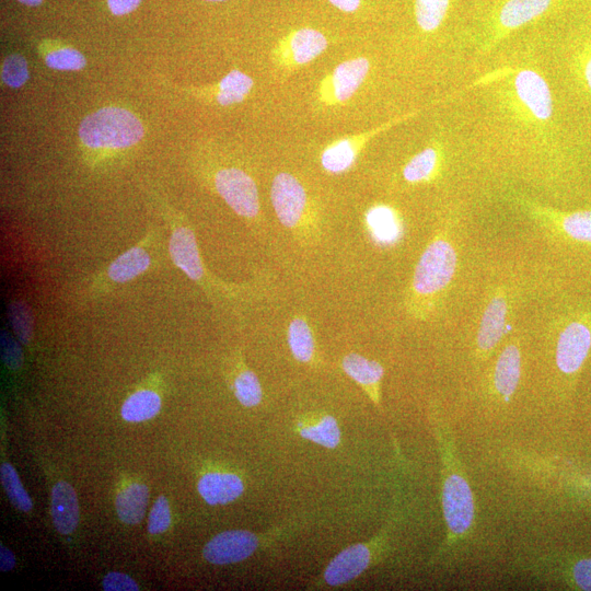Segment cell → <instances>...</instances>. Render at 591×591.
<instances>
[{"label": "cell", "mask_w": 591, "mask_h": 591, "mask_svg": "<svg viewBox=\"0 0 591 591\" xmlns=\"http://www.w3.org/2000/svg\"><path fill=\"white\" fill-rule=\"evenodd\" d=\"M417 114L418 112L407 113L366 131L334 140L322 150L320 158L322 167L331 174L347 172L354 166L358 157L371 139L393 126L415 117Z\"/></svg>", "instance_id": "13"}, {"label": "cell", "mask_w": 591, "mask_h": 591, "mask_svg": "<svg viewBox=\"0 0 591 591\" xmlns=\"http://www.w3.org/2000/svg\"><path fill=\"white\" fill-rule=\"evenodd\" d=\"M0 338L3 363L11 370L20 369L23 364V352L19 343L4 329Z\"/></svg>", "instance_id": "36"}, {"label": "cell", "mask_w": 591, "mask_h": 591, "mask_svg": "<svg viewBox=\"0 0 591 591\" xmlns=\"http://www.w3.org/2000/svg\"><path fill=\"white\" fill-rule=\"evenodd\" d=\"M142 0H107V5L114 15H125L138 8Z\"/></svg>", "instance_id": "39"}, {"label": "cell", "mask_w": 591, "mask_h": 591, "mask_svg": "<svg viewBox=\"0 0 591 591\" xmlns=\"http://www.w3.org/2000/svg\"><path fill=\"white\" fill-rule=\"evenodd\" d=\"M171 523V513L167 499L161 495L154 502L148 521V531L151 534H160L167 530Z\"/></svg>", "instance_id": "35"}, {"label": "cell", "mask_w": 591, "mask_h": 591, "mask_svg": "<svg viewBox=\"0 0 591 591\" xmlns=\"http://www.w3.org/2000/svg\"><path fill=\"white\" fill-rule=\"evenodd\" d=\"M244 489L243 479L231 472L205 473L197 484L199 495L211 506L232 502L244 493Z\"/></svg>", "instance_id": "19"}, {"label": "cell", "mask_w": 591, "mask_h": 591, "mask_svg": "<svg viewBox=\"0 0 591 591\" xmlns=\"http://www.w3.org/2000/svg\"><path fill=\"white\" fill-rule=\"evenodd\" d=\"M160 232L151 228L131 247L115 257L102 271L97 273L86 286L85 296L90 299L109 292L147 273L153 264L154 252L160 242Z\"/></svg>", "instance_id": "6"}, {"label": "cell", "mask_w": 591, "mask_h": 591, "mask_svg": "<svg viewBox=\"0 0 591 591\" xmlns=\"http://www.w3.org/2000/svg\"><path fill=\"white\" fill-rule=\"evenodd\" d=\"M253 86L254 80L248 74L233 69L215 86L209 88L208 92L217 104L230 106L243 102L251 93Z\"/></svg>", "instance_id": "24"}, {"label": "cell", "mask_w": 591, "mask_h": 591, "mask_svg": "<svg viewBox=\"0 0 591 591\" xmlns=\"http://www.w3.org/2000/svg\"><path fill=\"white\" fill-rule=\"evenodd\" d=\"M287 343L292 357L301 363H311L316 356L313 331L303 316H294L287 329Z\"/></svg>", "instance_id": "26"}, {"label": "cell", "mask_w": 591, "mask_h": 591, "mask_svg": "<svg viewBox=\"0 0 591 591\" xmlns=\"http://www.w3.org/2000/svg\"><path fill=\"white\" fill-rule=\"evenodd\" d=\"M149 499V489L143 484H130L116 497V511L126 524H138L144 517Z\"/></svg>", "instance_id": "27"}, {"label": "cell", "mask_w": 591, "mask_h": 591, "mask_svg": "<svg viewBox=\"0 0 591 591\" xmlns=\"http://www.w3.org/2000/svg\"><path fill=\"white\" fill-rule=\"evenodd\" d=\"M2 486L11 502L22 511H30L33 507L30 496L24 489L14 467L9 463H2L0 467Z\"/></svg>", "instance_id": "31"}, {"label": "cell", "mask_w": 591, "mask_h": 591, "mask_svg": "<svg viewBox=\"0 0 591 591\" xmlns=\"http://www.w3.org/2000/svg\"><path fill=\"white\" fill-rule=\"evenodd\" d=\"M443 162V148L440 143L427 146L413 155L403 166L402 175L408 184H420L434 179Z\"/></svg>", "instance_id": "23"}, {"label": "cell", "mask_w": 591, "mask_h": 591, "mask_svg": "<svg viewBox=\"0 0 591 591\" xmlns=\"http://www.w3.org/2000/svg\"><path fill=\"white\" fill-rule=\"evenodd\" d=\"M393 511L385 526L371 540L347 546L333 557L312 587H339L363 573L382 554L396 522Z\"/></svg>", "instance_id": "7"}, {"label": "cell", "mask_w": 591, "mask_h": 591, "mask_svg": "<svg viewBox=\"0 0 591 591\" xmlns=\"http://www.w3.org/2000/svg\"><path fill=\"white\" fill-rule=\"evenodd\" d=\"M521 376V352L519 344L511 341L501 350L493 372V389L505 402L514 394Z\"/></svg>", "instance_id": "20"}, {"label": "cell", "mask_w": 591, "mask_h": 591, "mask_svg": "<svg viewBox=\"0 0 591 591\" xmlns=\"http://www.w3.org/2000/svg\"><path fill=\"white\" fill-rule=\"evenodd\" d=\"M561 0H500L491 10L482 34L480 47L489 50L522 26L538 20Z\"/></svg>", "instance_id": "8"}, {"label": "cell", "mask_w": 591, "mask_h": 591, "mask_svg": "<svg viewBox=\"0 0 591 591\" xmlns=\"http://www.w3.org/2000/svg\"><path fill=\"white\" fill-rule=\"evenodd\" d=\"M509 315V302L498 290L487 301L476 334V351L479 357L489 356L505 335Z\"/></svg>", "instance_id": "16"}, {"label": "cell", "mask_w": 591, "mask_h": 591, "mask_svg": "<svg viewBox=\"0 0 591 591\" xmlns=\"http://www.w3.org/2000/svg\"><path fill=\"white\" fill-rule=\"evenodd\" d=\"M570 569L573 584L580 590L591 591V558L577 560Z\"/></svg>", "instance_id": "38"}, {"label": "cell", "mask_w": 591, "mask_h": 591, "mask_svg": "<svg viewBox=\"0 0 591 591\" xmlns=\"http://www.w3.org/2000/svg\"><path fill=\"white\" fill-rule=\"evenodd\" d=\"M431 424L441 460V505L447 525L445 540L434 558L441 560L470 535L474 525L475 503L448 424L442 421L437 410L431 412Z\"/></svg>", "instance_id": "1"}, {"label": "cell", "mask_w": 591, "mask_h": 591, "mask_svg": "<svg viewBox=\"0 0 591 591\" xmlns=\"http://www.w3.org/2000/svg\"><path fill=\"white\" fill-rule=\"evenodd\" d=\"M18 1L30 7H36L43 2V0H18Z\"/></svg>", "instance_id": "42"}, {"label": "cell", "mask_w": 591, "mask_h": 591, "mask_svg": "<svg viewBox=\"0 0 591 591\" xmlns=\"http://www.w3.org/2000/svg\"><path fill=\"white\" fill-rule=\"evenodd\" d=\"M457 267V253L447 228L439 229L421 253L407 294L408 311L428 316L451 285Z\"/></svg>", "instance_id": "2"}, {"label": "cell", "mask_w": 591, "mask_h": 591, "mask_svg": "<svg viewBox=\"0 0 591 591\" xmlns=\"http://www.w3.org/2000/svg\"><path fill=\"white\" fill-rule=\"evenodd\" d=\"M333 7L345 13L356 12L362 0H327Z\"/></svg>", "instance_id": "40"}, {"label": "cell", "mask_w": 591, "mask_h": 591, "mask_svg": "<svg viewBox=\"0 0 591 591\" xmlns=\"http://www.w3.org/2000/svg\"><path fill=\"white\" fill-rule=\"evenodd\" d=\"M51 518L61 534L72 533L79 522V505L74 488L67 482H58L51 489Z\"/></svg>", "instance_id": "22"}, {"label": "cell", "mask_w": 591, "mask_h": 591, "mask_svg": "<svg viewBox=\"0 0 591 591\" xmlns=\"http://www.w3.org/2000/svg\"><path fill=\"white\" fill-rule=\"evenodd\" d=\"M46 65L55 70L74 71L84 68L85 58L71 47H57L45 54Z\"/></svg>", "instance_id": "32"}, {"label": "cell", "mask_w": 591, "mask_h": 591, "mask_svg": "<svg viewBox=\"0 0 591 591\" xmlns=\"http://www.w3.org/2000/svg\"><path fill=\"white\" fill-rule=\"evenodd\" d=\"M231 390L236 399L245 407H255L263 401V387L258 376L244 362L239 354L231 378Z\"/></svg>", "instance_id": "25"}, {"label": "cell", "mask_w": 591, "mask_h": 591, "mask_svg": "<svg viewBox=\"0 0 591 591\" xmlns=\"http://www.w3.org/2000/svg\"><path fill=\"white\" fill-rule=\"evenodd\" d=\"M161 409L160 395L150 389L132 393L121 406V417L130 422L153 418Z\"/></svg>", "instance_id": "28"}, {"label": "cell", "mask_w": 591, "mask_h": 591, "mask_svg": "<svg viewBox=\"0 0 591 591\" xmlns=\"http://www.w3.org/2000/svg\"><path fill=\"white\" fill-rule=\"evenodd\" d=\"M212 181L218 195L237 216L247 221L258 218V190L251 175L239 167L227 166L218 169Z\"/></svg>", "instance_id": "11"}, {"label": "cell", "mask_w": 591, "mask_h": 591, "mask_svg": "<svg viewBox=\"0 0 591 591\" xmlns=\"http://www.w3.org/2000/svg\"><path fill=\"white\" fill-rule=\"evenodd\" d=\"M517 201L530 218L551 234L570 242L591 244V210H557L524 196H518Z\"/></svg>", "instance_id": "9"}, {"label": "cell", "mask_w": 591, "mask_h": 591, "mask_svg": "<svg viewBox=\"0 0 591 591\" xmlns=\"http://www.w3.org/2000/svg\"><path fill=\"white\" fill-rule=\"evenodd\" d=\"M78 134L82 144L90 150L114 151L138 143L144 128L129 109L106 106L85 116Z\"/></svg>", "instance_id": "5"}, {"label": "cell", "mask_w": 591, "mask_h": 591, "mask_svg": "<svg viewBox=\"0 0 591 591\" xmlns=\"http://www.w3.org/2000/svg\"><path fill=\"white\" fill-rule=\"evenodd\" d=\"M28 79V68L22 55L8 56L1 65V80L10 88H20Z\"/></svg>", "instance_id": "34"}, {"label": "cell", "mask_w": 591, "mask_h": 591, "mask_svg": "<svg viewBox=\"0 0 591 591\" xmlns=\"http://www.w3.org/2000/svg\"><path fill=\"white\" fill-rule=\"evenodd\" d=\"M452 2L453 0H415L414 15L418 28L427 34L439 30Z\"/></svg>", "instance_id": "29"}, {"label": "cell", "mask_w": 591, "mask_h": 591, "mask_svg": "<svg viewBox=\"0 0 591 591\" xmlns=\"http://www.w3.org/2000/svg\"><path fill=\"white\" fill-rule=\"evenodd\" d=\"M294 430L304 440L326 449H336L341 443V429L337 419L324 412L305 413L297 417Z\"/></svg>", "instance_id": "17"}, {"label": "cell", "mask_w": 591, "mask_h": 591, "mask_svg": "<svg viewBox=\"0 0 591 591\" xmlns=\"http://www.w3.org/2000/svg\"><path fill=\"white\" fill-rule=\"evenodd\" d=\"M344 372L354 380L379 407L381 382L384 375L383 366L357 352L344 356L341 360Z\"/></svg>", "instance_id": "18"}, {"label": "cell", "mask_w": 591, "mask_h": 591, "mask_svg": "<svg viewBox=\"0 0 591 591\" xmlns=\"http://www.w3.org/2000/svg\"><path fill=\"white\" fill-rule=\"evenodd\" d=\"M366 228L374 243L390 246L399 241L403 222L399 213L391 206L376 204L364 213Z\"/></svg>", "instance_id": "21"}, {"label": "cell", "mask_w": 591, "mask_h": 591, "mask_svg": "<svg viewBox=\"0 0 591 591\" xmlns=\"http://www.w3.org/2000/svg\"><path fill=\"white\" fill-rule=\"evenodd\" d=\"M161 213L170 228L169 253L174 265L209 297L217 300H237L247 287L217 278L204 265L194 230L187 219L169 204L160 201Z\"/></svg>", "instance_id": "3"}, {"label": "cell", "mask_w": 591, "mask_h": 591, "mask_svg": "<svg viewBox=\"0 0 591 591\" xmlns=\"http://www.w3.org/2000/svg\"><path fill=\"white\" fill-rule=\"evenodd\" d=\"M15 565V557L13 553L4 547L2 544L0 545V568L2 571L11 570Z\"/></svg>", "instance_id": "41"}, {"label": "cell", "mask_w": 591, "mask_h": 591, "mask_svg": "<svg viewBox=\"0 0 591 591\" xmlns=\"http://www.w3.org/2000/svg\"><path fill=\"white\" fill-rule=\"evenodd\" d=\"M105 591H137L139 590L136 581L121 572H109L102 581Z\"/></svg>", "instance_id": "37"}, {"label": "cell", "mask_w": 591, "mask_h": 591, "mask_svg": "<svg viewBox=\"0 0 591 591\" xmlns=\"http://www.w3.org/2000/svg\"><path fill=\"white\" fill-rule=\"evenodd\" d=\"M207 1H224V0H207Z\"/></svg>", "instance_id": "43"}, {"label": "cell", "mask_w": 591, "mask_h": 591, "mask_svg": "<svg viewBox=\"0 0 591 591\" xmlns=\"http://www.w3.org/2000/svg\"><path fill=\"white\" fill-rule=\"evenodd\" d=\"M327 37L318 30L300 27L280 37L271 50L278 71L290 73L321 56L327 48Z\"/></svg>", "instance_id": "10"}, {"label": "cell", "mask_w": 591, "mask_h": 591, "mask_svg": "<svg viewBox=\"0 0 591 591\" xmlns=\"http://www.w3.org/2000/svg\"><path fill=\"white\" fill-rule=\"evenodd\" d=\"M591 349V322L575 318L560 331L556 345V364L565 374H575Z\"/></svg>", "instance_id": "15"}, {"label": "cell", "mask_w": 591, "mask_h": 591, "mask_svg": "<svg viewBox=\"0 0 591 591\" xmlns=\"http://www.w3.org/2000/svg\"><path fill=\"white\" fill-rule=\"evenodd\" d=\"M370 71L366 57H355L338 63L318 83L316 100L320 104L333 107L349 101L362 85Z\"/></svg>", "instance_id": "12"}, {"label": "cell", "mask_w": 591, "mask_h": 591, "mask_svg": "<svg viewBox=\"0 0 591 591\" xmlns=\"http://www.w3.org/2000/svg\"><path fill=\"white\" fill-rule=\"evenodd\" d=\"M270 199L277 218L286 228L298 230L308 220L311 212L309 196L292 174L281 172L274 177Z\"/></svg>", "instance_id": "14"}, {"label": "cell", "mask_w": 591, "mask_h": 591, "mask_svg": "<svg viewBox=\"0 0 591 591\" xmlns=\"http://www.w3.org/2000/svg\"><path fill=\"white\" fill-rule=\"evenodd\" d=\"M9 318L20 340L27 345L33 336V318L30 308L23 301H13L8 308Z\"/></svg>", "instance_id": "33"}, {"label": "cell", "mask_w": 591, "mask_h": 591, "mask_svg": "<svg viewBox=\"0 0 591 591\" xmlns=\"http://www.w3.org/2000/svg\"><path fill=\"white\" fill-rule=\"evenodd\" d=\"M571 71L580 89L591 96V38L576 46L571 56Z\"/></svg>", "instance_id": "30"}, {"label": "cell", "mask_w": 591, "mask_h": 591, "mask_svg": "<svg viewBox=\"0 0 591 591\" xmlns=\"http://www.w3.org/2000/svg\"><path fill=\"white\" fill-rule=\"evenodd\" d=\"M503 76L499 92L507 113L530 130L549 134L555 108L546 79L531 68L510 69Z\"/></svg>", "instance_id": "4"}]
</instances>
